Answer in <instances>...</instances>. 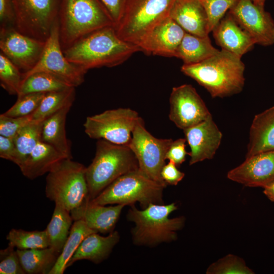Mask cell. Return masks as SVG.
Here are the masks:
<instances>
[{"instance_id": "4dcf8cb0", "label": "cell", "mask_w": 274, "mask_h": 274, "mask_svg": "<svg viewBox=\"0 0 274 274\" xmlns=\"http://www.w3.org/2000/svg\"><path fill=\"white\" fill-rule=\"evenodd\" d=\"M71 87L73 86L51 74L45 72H37L23 79L17 95L20 97L30 93H46Z\"/></svg>"}, {"instance_id": "30bf717a", "label": "cell", "mask_w": 274, "mask_h": 274, "mask_svg": "<svg viewBox=\"0 0 274 274\" xmlns=\"http://www.w3.org/2000/svg\"><path fill=\"white\" fill-rule=\"evenodd\" d=\"M60 0H12L14 27L21 33L43 41L58 18Z\"/></svg>"}, {"instance_id": "836d02e7", "label": "cell", "mask_w": 274, "mask_h": 274, "mask_svg": "<svg viewBox=\"0 0 274 274\" xmlns=\"http://www.w3.org/2000/svg\"><path fill=\"white\" fill-rule=\"evenodd\" d=\"M9 59L0 53V82L10 94L17 95L22 82V73Z\"/></svg>"}, {"instance_id": "484cf974", "label": "cell", "mask_w": 274, "mask_h": 274, "mask_svg": "<svg viewBox=\"0 0 274 274\" xmlns=\"http://www.w3.org/2000/svg\"><path fill=\"white\" fill-rule=\"evenodd\" d=\"M219 50L212 44L209 36L202 37L185 33L176 53L183 64L199 63L216 53Z\"/></svg>"}, {"instance_id": "ab89813d", "label": "cell", "mask_w": 274, "mask_h": 274, "mask_svg": "<svg viewBox=\"0 0 274 274\" xmlns=\"http://www.w3.org/2000/svg\"><path fill=\"white\" fill-rule=\"evenodd\" d=\"M186 140L180 138L173 141L166 154V159L175 163L177 166L181 165L186 160L189 154L185 149Z\"/></svg>"}, {"instance_id": "7402d4cb", "label": "cell", "mask_w": 274, "mask_h": 274, "mask_svg": "<svg viewBox=\"0 0 274 274\" xmlns=\"http://www.w3.org/2000/svg\"><path fill=\"white\" fill-rule=\"evenodd\" d=\"M274 150V106L257 114L252 122L246 158Z\"/></svg>"}, {"instance_id": "9c48e42d", "label": "cell", "mask_w": 274, "mask_h": 274, "mask_svg": "<svg viewBox=\"0 0 274 274\" xmlns=\"http://www.w3.org/2000/svg\"><path fill=\"white\" fill-rule=\"evenodd\" d=\"M140 118L138 112L132 109L118 108L87 117L83 126L86 134L91 139L128 146Z\"/></svg>"}, {"instance_id": "7c38bea8", "label": "cell", "mask_w": 274, "mask_h": 274, "mask_svg": "<svg viewBox=\"0 0 274 274\" xmlns=\"http://www.w3.org/2000/svg\"><path fill=\"white\" fill-rule=\"evenodd\" d=\"M37 72L51 74L75 88L84 81L87 72L70 62L63 53L60 40L58 18L54 23L50 35L46 41L39 61L31 70L23 73L22 79Z\"/></svg>"}, {"instance_id": "e0dca14e", "label": "cell", "mask_w": 274, "mask_h": 274, "mask_svg": "<svg viewBox=\"0 0 274 274\" xmlns=\"http://www.w3.org/2000/svg\"><path fill=\"white\" fill-rule=\"evenodd\" d=\"M227 177L245 186L264 188L274 180V150L246 158L227 173Z\"/></svg>"}, {"instance_id": "74e56055", "label": "cell", "mask_w": 274, "mask_h": 274, "mask_svg": "<svg viewBox=\"0 0 274 274\" xmlns=\"http://www.w3.org/2000/svg\"><path fill=\"white\" fill-rule=\"evenodd\" d=\"M15 248L8 247L0 251L1 274L26 273L20 263L19 257Z\"/></svg>"}, {"instance_id": "8992f818", "label": "cell", "mask_w": 274, "mask_h": 274, "mask_svg": "<svg viewBox=\"0 0 274 274\" xmlns=\"http://www.w3.org/2000/svg\"><path fill=\"white\" fill-rule=\"evenodd\" d=\"M165 188L139 169L125 174L106 187L94 198L88 200L95 204L132 205L139 202L143 209L151 203L162 204Z\"/></svg>"}, {"instance_id": "8d00e7d4", "label": "cell", "mask_w": 274, "mask_h": 274, "mask_svg": "<svg viewBox=\"0 0 274 274\" xmlns=\"http://www.w3.org/2000/svg\"><path fill=\"white\" fill-rule=\"evenodd\" d=\"M45 93H30L17 97L16 102L3 114L10 117L31 115L38 108Z\"/></svg>"}, {"instance_id": "ac0fdd59", "label": "cell", "mask_w": 274, "mask_h": 274, "mask_svg": "<svg viewBox=\"0 0 274 274\" xmlns=\"http://www.w3.org/2000/svg\"><path fill=\"white\" fill-rule=\"evenodd\" d=\"M186 31L168 16L158 23L140 44L148 54L175 57Z\"/></svg>"}, {"instance_id": "8fae6325", "label": "cell", "mask_w": 274, "mask_h": 274, "mask_svg": "<svg viewBox=\"0 0 274 274\" xmlns=\"http://www.w3.org/2000/svg\"><path fill=\"white\" fill-rule=\"evenodd\" d=\"M173 141L171 139H158L152 135L146 129L141 117L132 131L128 145L136 158L139 169L165 187L167 184L161 178V171Z\"/></svg>"}, {"instance_id": "ba28073f", "label": "cell", "mask_w": 274, "mask_h": 274, "mask_svg": "<svg viewBox=\"0 0 274 274\" xmlns=\"http://www.w3.org/2000/svg\"><path fill=\"white\" fill-rule=\"evenodd\" d=\"M176 0H127L122 15L115 26L117 35L139 46L151 30L169 16Z\"/></svg>"}, {"instance_id": "d6986e66", "label": "cell", "mask_w": 274, "mask_h": 274, "mask_svg": "<svg viewBox=\"0 0 274 274\" xmlns=\"http://www.w3.org/2000/svg\"><path fill=\"white\" fill-rule=\"evenodd\" d=\"M125 204L114 206L93 204L87 199L70 212L73 220H81L91 229L101 233H110L119 219Z\"/></svg>"}, {"instance_id": "bcb514c9", "label": "cell", "mask_w": 274, "mask_h": 274, "mask_svg": "<svg viewBox=\"0 0 274 274\" xmlns=\"http://www.w3.org/2000/svg\"><path fill=\"white\" fill-rule=\"evenodd\" d=\"M252 1L254 4H255L256 5L258 6L264 7V4L266 0H252Z\"/></svg>"}, {"instance_id": "277c9868", "label": "cell", "mask_w": 274, "mask_h": 274, "mask_svg": "<svg viewBox=\"0 0 274 274\" xmlns=\"http://www.w3.org/2000/svg\"><path fill=\"white\" fill-rule=\"evenodd\" d=\"M138 169V160L129 146L98 140L95 156L86 167L87 199L94 198L116 179Z\"/></svg>"}, {"instance_id": "52a82bcc", "label": "cell", "mask_w": 274, "mask_h": 274, "mask_svg": "<svg viewBox=\"0 0 274 274\" xmlns=\"http://www.w3.org/2000/svg\"><path fill=\"white\" fill-rule=\"evenodd\" d=\"M86 172L83 164L64 159L48 173L46 197L69 212L78 207L88 196Z\"/></svg>"}, {"instance_id": "603a6c76", "label": "cell", "mask_w": 274, "mask_h": 274, "mask_svg": "<svg viewBox=\"0 0 274 274\" xmlns=\"http://www.w3.org/2000/svg\"><path fill=\"white\" fill-rule=\"evenodd\" d=\"M120 236L117 231H113L107 236L94 232L87 236L66 264V268L75 262L81 260H89L98 264L106 259L114 247L119 242Z\"/></svg>"}, {"instance_id": "f35d334b", "label": "cell", "mask_w": 274, "mask_h": 274, "mask_svg": "<svg viewBox=\"0 0 274 274\" xmlns=\"http://www.w3.org/2000/svg\"><path fill=\"white\" fill-rule=\"evenodd\" d=\"M32 120L31 115L23 117L0 115V135L14 138L18 131Z\"/></svg>"}, {"instance_id": "3957f363", "label": "cell", "mask_w": 274, "mask_h": 274, "mask_svg": "<svg viewBox=\"0 0 274 274\" xmlns=\"http://www.w3.org/2000/svg\"><path fill=\"white\" fill-rule=\"evenodd\" d=\"M58 20L63 50L93 31L115 26L99 0H60Z\"/></svg>"}, {"instance_id": "44dd1931", "label": "cell", "mask_w": 274, "mask_h": 274, "mask_svg": "<svg viewBox=\"0 0 274 274\" xmlns=\"http://www.w3.org/2000/svg\"><path fill=\"white\" fill-rule=\"evenodd\" d=\"M169 17L186 32L202 37L209 36L207 16L200 0H176Z\"/></svg>"}, {"instance_id": "60d3db41", "label": "cell", "mask_w": 274, "mask_h": 274, "mask_svg": "<svg viewBox=\"0 0 274 274\" xmlns=\"http://www.w3.org/2000/svg\"><path fill=\"white\" fill-rule=\"evenodd\" d=\"M178 166L171 161L165 164L161 171V177L166 184L177 185L184 177L185 174L179 170Z\"/></svg>"}, {"instance_id": "d6a6232c", "label": "cell", "mask_w": 274, "mask_h": 274, "mask_svg": "<svg viewBox=\"0 0 274 274\" xmlns=\"http://www.w3.org/2000/svg\"><path fill=\"white\" fill-rule=\"evenodd\" d=\"M8 245L20 250L45 248L49 247L46 229L43 231H26L12 229L6 236Z\"/></svg>"}, {"instance_id": "b9f144b4", "label": "cell", "mask_w": 274, "mask_h": 274, "mask_svg": "<svg viewBox=\"0 0 274 274\" xmlns=\"http://www.w3.org/2000/svg\"><path fill=\"white\" fill-rule=\"evenodd\" d=\"M15 14L12 0H0L1 27H14Z\"/></svg>"}, {"instance_id": "6da1fadb", "label": "cell", "mask_w": 274, "mask_h": 274, "mask_svg": "<svg viewBox=\"0 0 274 274\" xmlns=\"http://www.w3.org/2000/svg\"><path fill=\"white\" fill-rule=\"evenodd\" d=\"M63 51L70 62L87 72L119 65L142 50L138 45L120 38L112 26L89 33Z\"/></svg>"}, {"instance_id": "7bdbcfd3", "label": "cell", "mask_w": 274, "mask_h": 274, "mask_svg": "<svg viewBox=\"0 0 274 274\" xmlns=\"http://www.w3.org/2000/svg\"><path fill=\"white\" fill-rule=\"evenodd\" d=\"M99 1L109 13L115 26L122 15L127 0Z\"/></svg>"}, {"instance_id": "f6af8a7d", "label": "cell", "mask_w": 274, "mask_h": 274, "mask_svg": "<svg viewBox=\"0 0 274 274\" xmlns=\"http://www.w3.org/2000/svg\"><path fill=\"white\" fill-rule=\"evenodd\" d=\"M263 193L270 200L274 202V180L264 187Z\"/></svg>"}, {"instance_id": "cb8c5ba5", "label": "cell", "mask_w": 274, "mask_h": 274, "mask_svg": "<svg viewBox=\"0 0 274 274\" xmlns=\"http://www.w3.org/2000/svg\"><path fill=\"white\" fill-rule=\"evenodd\" d=\"M73 103H70L44 120L41 141L50 145L67 158H72L71 145L65 131L68 112Z\"/></svg>"}, {"instance_id": "d4e9b609", "label": "cell", "mask_w": 274, "mask_h": 274, "mask_svg": "<svg viewBox=\"0 0 274 274\" xmlns=\"http://www.w3.org/2000/svg\"><path fill=\"white\" fill-rule=\"evenodd\" d=\"M65 158L53 147L41 140L19 168L25 177L32 180L48 173Z\"/></svg>"}, {"instance_id": "5bb4252c", "label": "cell", "mask_w": 274, "mask_h": 274, "mask_svg": "<svg viewBox=\"0 0 274 274\" xmlns=\"http://www.w3.org/2000/svg\"><path fill=\"white\" fill-rule=\"evenodd\" d=\"M169 104V119L177 127L183 130L212 116L196 89L190 84L173 88Z\"/></svg>"}, {"instance_id": "2e32d148", "label": "cell", "mask_w": 274, "mask_h": 274, "mask_svg": "<svg viewBox=\"0 0 274 274\" xmlns=\"http://www.w3.org/2000/svg\"><path fill=\"white\" fill-rule=\"evenodd\" d=\"M183 131L191 149L188 154L189 165L214 157L220 145L222 133L212 116Z\"/></svg>"}, {"instance_id": "4316f807", "label": "cell", "mask_w": 274, "mask_h": 274, "mask_svg": "<svg viewBox=\"0 0 274 274\" xmlns=\"http://www.w3.org/2000/svg\"><path fill=\"white\" fill-rule=\"evenodd\" d=\"M22 268L26 273L49 274L59 253L50 247L27 250L16 249Z\"/></svg>"}, {"instance_id": "83f0119b", "label": "cell", "mask_w": 274, "mask_h": 274, "mask_svg": "<svg viewBox=\"0 0 274 274\" xmlns=\"http://www.w3.org/2000/svg\"><path fill=\"white\" fill-rule=\"evenodd\" d=\"M73 219L70 212L55 203L52 218L46 228L49 247L60 253L67 239Z\"/></svg>"}, {"instance_id": "ee69618b", "label": "cell", "mask_w": 274, "mask_h": 274, "mask_svg": "<svg viewBox=\"0 0 274 274\" xmlns=\"http://www.w3.org/2000/svg\"><path fill=\"white\" fill-rule=\"evenodd\" d=\"M16 154V148L14 138L0 135V157L14 162Z\"/></svg>"}, {"instance_id": "4fadbf2b", "label": "cell", "mask_w": 274, "mask_h": 274, "mask_svg": "<svg viewBox=\"0 0 274 274\" xmlns=\"http://www.w3.org/2000/svg\"><path fill=\"white\" fill-rule=\"evenodd\" d=\"M45 42L24 35L12 26L0 28L1 52L23 73L38 63Z\"/></svg>"}, {"instance_id": "7a4b0ae2", "label": "cell", "mask_w": 274, "mask_h": 274, "mask_svg": "<svg viewBox=\"0 0 274 274\" xmlns=\"http://www.w3.org/2000/svg\"><path fill=\"white\" fill-rule=\"evenodd\" d=\"M245 66L241 57L223 49L195 64H183L181 72L203 86L213 98L242 91Z\"/></svg>"}, {"instance_id": "ffe728a7", "label": "cell", "mask_w": 274, "mask_h": 274, "mask_svg": "<svg viewBox=\"0 0 274 274\" xmlns=\"http://www.w3.org/2000/svg\"><path fill=\"white\" fill-rule=\"evenodd\" d=\"M212 32L217 44L221 49L241 58L256 44L253 38L228 12Z\"/></svg>"}, {"instance_id": "d590c367", "label": "cell", "mask_w": 274, "mask_h": 274, "mask_svg": "<svg viewBox=\"0 0 274 274\" xmlns=\"http://www.w3.org/2000/svg\"><path fill=\"white\" fill-rule=\"evenodd\" d=\"M206 11L210 33L238 0H200Z\"/></svg>"}, {"instance_id": "f546056e", "label": "cell", "mask_w": 274, "mask_h": 274, "mask_svg": "<svg viewBox=\"0 0 274 274\" xmlns=\"http://www.w3.org/2000/svg\"><path fill=\"white\" fill-rule=\"evenodd\" d=\"M44 120H32L23 127L14 138L16 148L13 163L20 167L41 140V132Z\"/></svg>"}, {"instance_id": "9a60e30c", "label": "cell", "mask_w": 274, "mask_h": 274, "mask_svg": "<svg viewBox=\"0 0 274 274\" xmlns=\"http://www.w3.org/2000/svg\"><path fill=\"white\" fill-rule=\"evenodd\" d=\"M228 13L256 44L268 46L274 44V21L264 7L256 5L252 0H238Z\"/></svg>"}, {"instance_id": "5b68a950", "label": "cell", "mask_w": 274, "mask_h": 274, "mask_svg": "<svg viewBox=\"0 0 274 274\" xmlns=\"http://www.w3.org/2000/svg\"><path fill=\"white\" fill-rule=\"evenodd\" d=\"M127 217L134 223L132 230L133 243L138 245L154 246L177 238L176 231L184 224V217L169 218L177 209L175 203L168 204L151 203L139 210L131 205Z\"/></svg>"}, {"instance_id": "e575fe53", "label": "cell", "mask_w": 274, "mask_h": 274, "mask_svg": "<svg viewBox=\"0 0 274 274\" xmlns=\"http://www.w3.org/2000/svg\"><path fill=\"white\" fill-rule=\"evenodd\" d=\"M207 274H252L254 272L241 258L228 254L211 264Z\"/></svg>"}, {"instance_id": "f1b7e54d", "label": "cell", "mask_w": 274, "mask_h": 274, "mask_svg": "<svg viewBox=\"0 0 274 274\" xmlns=\"http://www.w3.org/2000/svg\"><path fill=\"white\" fill-rule=\"evenodd\" d=\"M96 232L81 220L75 221L67 239L49 274H63L66 264L83 239L91 233Z\"/></svg>"}, {"instance_id": "1f68e13d", "label": "cell", "mask_w": 274, "mask_h": 274, "mask_svg": "<svg viewBox=\"0 0 274 274\" xmlns=\"http://www.w3.org/2000/svg\"><path fill=\"white\" fill-rule=\"evenodd\" d=\"M75 87L45 93L37 109L31 114L33 120H44L66 105L73 103Z\"/></svg>"}]
</instances>
